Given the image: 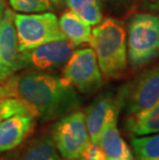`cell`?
<instances>
[{
  "label": "cell",
  "instance_id": "5b68a950",
  "mask_svg": "<svg viewBox=\"0 0 159 160\" xmlns=\"http://www.w3.org/2000/svg\"><path fill=\"white\" fill-rule=\"evenodd\" d=\"M119 110L127 116L143 112L159 101V64L125 84L116 95Z\"/></svg>",
  "mask_w": 159,
  "mask_h": 160
},
{
  "label": "cell",
  "instance_id": "ba28073f",
  "mask_svg": "<svg viewBox=\"0 0 159 160\" xmlns=\"http://www.w3.org/2000/svg\"><path fill=\"white\" fill-rule=\"evenodd\" d=\"M74 52V46L68 39L47 42L32 50L20 52L18 59L19 71L25 68L49 71L61 68Z\"/></svg>",
  "mask_w": 159,
  "mask_h": 160
},
{
  "label": "cell",
  "instance_id": "ac0fdd59",
  "mask_svg": "<svg viewBox=\"0 0 159 160\" xmlns=\"http://www.w3.org/2000/svg\"><path fill=\"white\" fill-rule=\"evenodd\" d=\"M13 116H31L38 119V114L33 105L19 97H3L0 101V120Z\"/></svg>",
  "mask_w": 159,
  "mask_h": 160
},
{
  "label": "cell",
  "instance_id": "2e32d148",
  "mask_svg": "<svg viewBox=\"0 0 159 160\" xmlns=\"http://www.w3.org/2000/svg\"><path fill=\"white\" fill-rule=\"evenodd\" d=\"M63 3L89 25H97L102 21V6L99 0H62Z\"/></svg>",
  "mask_w": 159,
  "mask_h": 160
},
{
  "label": "cell",
  "instance_id": "9c48e42d",
  "mask_svg": "<svg viewBox=\"0 0 159 160\" xmlns=\"http://www.w3.org/2000/svg\"><path fill=\"white\" fill-rule=\"evenodd\" d=\"M19 54L15 12L11 8H6L0 20V83L19 71Z\"/></svg>",
  "mask_w": 159,
  "mask_h": 160
},
{
  "label": "cell",
  "instance_id": "484cf974",
  "mask_svg": "<svg viewBox=\"0 0 159 160\" xmlns=\"http://www.w3.org/2000/svg\"><path fill=\"white\" fill-rule=\"evenodd\" d=\"M82 160H83V159H82Z\"/></svg>",
  "mask_w": 159,
  "mask_h": 160
},
{
  "label": "cell",
  "instance_id": "44dd1931",
  "mask_svg": "<svg viewBox=\"0 0 159 160\" xmlns=\"http://www.w3.org/2000/svg\"><path fill=\"white\" fill-rule=\"evenodd\" d=\"M101 4H104L112 11H122L127 8L132 0H99Z\"/></svg>",
  "mask_w": 159,
  "mask_h": 160
},
{
  "label": "cell",
  "instance_id": "7402d4cb",
  "mask_svg": "<svg viewBox=\"0 0 159 160\" xmlns=\"http://www.w3.org/2000/svg\"><path fill=\"white\" fill-rule=\"evenodd\" d=\"M145 8L152 12H159V0H141Z\"/></svg>",
  "mask_w": 159,
  "mask_h": 160
},
{
  "label": "cell",
  "instance_id": "52a82bcc",
  "mask_svg": "<svg viewBox=\"0 0 159 160\" xmlns=\"http://www.w3.org/2000/svg\"><path fill=\"white\" fill-rule=\"evenodd\" d=\"M62 77L83 94L95 92L103 85V76L92 48L74 51L63 66Z\"/></svg>",
  "mask_w": 159,
  "mask_h": 160
},
{
  "label": "cell",
  "instance_id": "5bb4252c",
  "mask_svg": "<svg viewBox=\"0 0 159 160\" xmlns=\"http://www.w3.org/2000/svg\"><path fill=\"white\" fill-rule=\"evenodd\" d=\"M125 128L137 137L159 132V101L140 113L127 116Z\"/></svg>",
  "mask_w": 159,
  "mask_h": 160
},
{
  "label": "cell",
  "instance_id": "e0dca14e",
  "mask_svg": "<svg viewBox=\"0 0 159 160\" xmlns=\"http://www.w3.org/2000/svg\"><path fill=\"white\" fill-rule=\"evenodd\" d=\"M134 160H159V132L131 138Z\"/></svg>",
  "mask_w": 159,
  "mask_h": 160
},
{
  "label": "cell",
  "instance_id": "d6986e66",
  "mask_svg": "<svg viewBox=\"0 0 159 160\" xmlns=\"http://www.w3.org/2000/svg\"><path fill=\"white\" fill-rule=\"evenodd\" d=\"M54 0H8L13 11L31 13L48 12L52 8Z\"/></svg>",
  "mask_w": 159,
  "mask_h": 160
},
{
  "label": "cell",
  "instance_id": "4fadbf2b",
  "mask_svg": "<svg viewBox=\"0 0 159 160\" xmlns=\"http://www.w3.org/2000/svg\"><path fill=\"white\" fill-rule=\"evenodd\" d=\"M11 160H59V155L52 135L43 134L30 141Z\"/></svg>",
  "mask_w": 159,
  "mask_h": 160
},
{
  "label": "cell",
  "instance_id": "7a4b0ae2",
  "mask_svg": "<svg viewBox=\"0 0 159 160\" xmlns=\"http://www.w3.org/2000/svg\"><path fill=\"white\" fill-rule=\"evenodd\" d=\"M104 79H118L127 68V39L122 22L107 18L95 25L89 40Z\"/></svg>",
  "mask_w": 159,
  "mask_h": 160
},
{
  "label": "cell",
  "instance_id": "603a6c76",
  "mask_svg": "<svg viewBox=\"0 0 159 160\" xmlns=\"http://www.w3.org/2000/svg\"><path fill=\"white\" fill-rule=\"evenodd\" d=\"M6 3H7V0H0V20L2 19L3 15H4L6 8Z\"/></svg>",
  "mask_w": 159,
  "mask_h": 160
},
{
  "label": "cell",
  "instance_id": "8992f818",
  "mask_svg": "<svg viewBox=\"0 0 159 160\" xmlns=\"http://www.w3.org/2000/svg\"><path fill=\"white\" fill-rule=\"evenodd\" d=\"M52 138L60 155L65 160H77L91 142L85 113L74 111L58 119L52 128Z\"/></svg>",
  "mask_w": 159,
  "mask_h": 160
},
{
  "label": "cell",
  "instance_id": "3957f363",
  "mask_svg": "<svg viewBox=\"0 0 159 160\" xmlns=\"http://www.w3.org/2000/svg\"><path fill=\"white\" fill-rule=\"evenodd\" d=\"M127 55L133 68L151 62L159 54V16L135 13L128 23Z\"/></svg>",
  "mask_w": 159,
  "mask_h": 160
},
{
  "label": "cell",
  "instance_id": "9a60e30c",
  "mask_svg": "<svg viewBox=\"0 0 159 160\" xmlns=\"http://www.w3.org/2000/svg\"><path fill=\"white\" fill-rule=\"evenodd\" d=\"M59 25L64 35L74 47L89 42L91 37V25L72 11H65L59 18Z\"/></svg>",
  "mask_w": 159,
  "mask_h": 160
},
{
  "label": "cell",
  "instance_id": "cb8c5ba5",
  "mask_svg": "<svg viewBox=\"0 0 159 160\" xmlns=\"http://www.w3.org/2000/svg\"><path fill=\"white\" fill-rule=\"evenodd\" d=\"M3 97H4V90H3L2 86H0V101L2 100Z\"/></svg>",
  "mask_w": 159,
  "mask_h": 160
},
{
  "label": "cell",
  "instance_id": "277c9868",
  "mask_svg": "<svg viewBox=\"0 0 159 160\" xmlns=\"http://www.w3.org/2000/svg\"><path fill=\"white\" fill-rule=\"evenodd\" d=\"M15 27L19 52L66 38L60 28L57 16L51 12L15 13Z\"/></svg>",
  "mask_w": 159,
  "mask_h": 160
},
{
  "label": "cell",
  "instance_id": "d4e9b609",
  "mask_svg": "<svg viewBox=\"0 0 159 160\" xmlns=\"http://www.w3.org/2000/svg\"><path fill=\"white\" fill-rule=\"evenodd\" d=\"M0 122H1V120H0Z\"/></svg>",
  "mask_w": 159,
  "mask_h": 160
},
{
  "label": "cell",
  "instance_id": "7c38bea8",
  "mask_svg": "<svg viewBox=\"0 0 159 160\" xmlns=\"http://www.w3.org/2000/svg\"><path fill=\"white\" fill-rule=\"evenodd\" d=\"M107 160H134L131 149L121 137L117 121H113L103 129L98 141Z\"/></svg>",
  "mask_w": 159,
  "mask_h": 160
},
{
  "label": "cell",
  "instance_id": "8fae6325",
  "mask_svg": "<svg viewBox=\"0 0 159 160\" xmlns=\"http://www.w3.org/2000/svg\"><path fill=\"white\" fill-rule=\"evenodd\" d=\"M35 120L31 116H13L0 122V152L19 147L32 133Z\"/></svg>",
  "mask_w": 159,
  "mask_h": 160
},
{
  "label": "cell",
  "instance_id": "6da1fadb",
  "mask_svg": "<svg viewBox=\"0 0 159 160\" xmlns=\"http://www.w3.org/2000/svg\"><path fill=\"white\" fill-rule=\"evenodd\" d=\"M2 87L4 97H19L33 105L42 122L58 120L81 105L77 90L62 76L27 69L13 73Z\"/></svg>",
  "mask_w": 159,
  "mask_h": 160
},
{
  "label": "cell",
  "instance_id": "ffe728a7",
  "mask_svg": "<svg viewBox=\"0 0 159 160\" xmlns=\"http://www.w3.org/2000/svg\"><path fill=\"white\" fill-rule=\"evenodd\" d=\"M83 160H107L106 154L98 144L90 142L82 153Z\"/></svg>",
  "mask_w": 159,
  "mask_h": 160
},
{
  "label": "cell",
  "instance_id": "30bf717a",
  "mask_svg": "<svg viewBox=\"0 0 159 160\" xmlns=\"http://www.w3.org/2000/svg\"><path fill=\"white\" fill-rule=\"evenodd\" d=\"M119 112L116 96H114L112 92H104L93 100L85 113L91 142L98 144L101 132L111 122L117 121Z\"/></svg>",
  "mask_w": 159,
  "mask_h": 160
}]
</instances>
